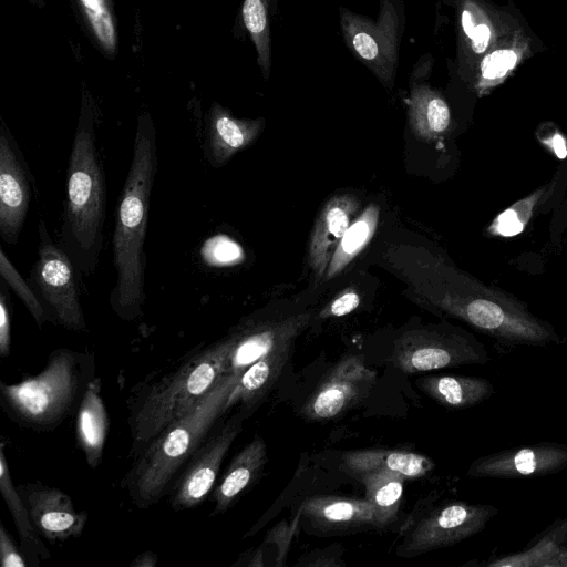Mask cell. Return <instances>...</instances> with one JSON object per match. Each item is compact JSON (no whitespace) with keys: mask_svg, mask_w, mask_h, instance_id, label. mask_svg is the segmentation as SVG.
Listing matches in <instances>:
<instances>
[{"mask_svg":"<svg viewBox=\"0 0 567 567\" xmlns=\"http://www.w3.org/2000/svg\"><path fill=\"white\" fill-rule=\"evenodd\" d=\"M109 431L107 411L96 381L87 385L76 414V437L87 464L95 468L103 455Z\"/></svg>","mask_w":567,"mask_h":567,"instance_id":"23","label":"cell"},{"mask_svg":"<svg viewBox=\"0 0 567 567\" xmlns=\"http://www.w3.org/2000/svg\"><path fill=\"white\" fill-rule=\"evenodd\" d=\"M0 558L2 567H24L28 565L21 549L17 547L2 524L0 525Z\"/></svg>","mask_w":567,"mask_h":567,"instance_id":"37","label":"cell"},{"mask_svg":"<svg viewBox=\"0 0 567 567\" xmlns=\"http://www.w3.org/2000/svg\"><path fill=\"white\" fill-rule=\"evenodd\" d=\"M79 24L89 40L106 58L117 53L114 0H70Z\"/></svg>","mask_w":567,"mask_h":567,"instance_id":"26","label":"cell"},{"mask_svg":"<svg viewBox=\"0 0 567 567\" xmlns=\"http://www.w3.org/2000/svg\"><path fill=\"white\" fill-rule=\"evenodd\" d=\"M567 466V444L537 442L506 449L474 460L467 470L473 478H523L556 474Z\"/></svg>","mask_w":567,"mask_h":567,"instance_id":"13","label":"cell"},{"mask_svg":"<svg viewBox=\"0 0 567 567\" xmlns=\"http://www.w3.org/2000/svg\"><path fill=\"white\" fill-rule=\"evenodd\" d=\"M29 1L40 9L44 8V6H45V0H29Z\"/></svg>","mask_w":567,"mask_h":567,"instance_id":"40","label":"cell"},{"mask_svg":"<svg viewBox=\"0 0 567 567\" xmlns=\"http://www.w3.org/2000/svg\"><path fill=\"white\" fill-rule=\"evenodd\" d=\"M497 513V507L491 504H443L411 529L396 554L410 558L458 544L483 530Z\"/></svg>","mask_w":567,"mask_h":567,"instance_id":"9","label":"cell"},{"mask_svg":"<svg viewBox=\"0 0 567 567\" xmlns=\"http://www.w3.org/2000/svg\"><path fill=\"white\" fill-rule=\"evenodd\" d=\"M0 276L9 289L22 301L39 328L44 322L50 321L48 312L37 292L12 265L2 248L0 249Z\"/></svg>","mask_w":567,"mask_h":567,"instance_id":"31","label":"cell"},{"mask_svg":"<svg viewBox=\"0 0 567 567\" xmlns=\"http://www.w3.org/2000/svg\"><path fill=\"white\" fill-rule=\"evenodd\" d=\"M0 492L18 530L21 551L24 558H27L28 564L34 566L40 560L48 559L50 553L40 539L25 503L18 488L13 485L3 442L0 445Z\"/></svg>","mask_w":567,"mask_h":567,"instance_id":"24","label":"cell"},{"mask_svg":"<svg viewBox=\"0 0 567 567\" xmlns=\"http://www.w3.org/2000/svg\"><path fill=\"white\" fill-rule=\"evenodd\" d=\"M244 419L245 413L240 410L225 422L217 423L169 489V505L173 509L193 508L207 497L225 456L243 431Z\"/></svg>","mask_w":567,"mask_h":567,"instance_id":"10","label":"cell"},{"mask_svg":"<svg viewBox=\"0 0 567 567\" xmlns=\"http://www.w3.org/2000/svg\"><path fill=\"white\" fill-rule=\"evenodd\" d=\"M7 285L2 280L0 289V354L6 358L11 351V313Z\"/></svg>","mask_w":567,"mask_h":567,"instance_id":"36","label":"cell"},{"mask_svg":"<svg viewBox=\"0 0 567 567\" xmlns=\"http://www.w3.org/2000/svg\"><path fill=\"white\" fill-rule=\"evenodd\" d=\"M491 357L472 334L452 327L408 330L394 343L389 361L405 373L486 364Z\"/></svg>","mask_w":567,"mask_h":567,"instance_id":"6","label":"cell"},{"mask_svg":"<svg viewBox=\"0 0 567 567\" xmlns=\"http://www.w3.org/2000/svg\"><path fill=\"white\" fill-rule=\"evenodd\" d=\"M156 171V131L151 114L142 113L137 120L133 156L120 197L113 233L116 278L110 293V305L126 321L143 315L146 265L144 244Z\"/></svg>","mask_w":567,"mask_h":567,"instance_id":"1","label":"cell"},{"mask_svg":"<svg viewBox=\"0 0 567 567\" xmlns=\"http://www.w3.org/2000/svg\"><path fill=\"white\" fill-rule=\"evenodd\" d=\"M536 200L537 196L535 194L533 197L519 202L499 215L493 225L495 231L504 236H511L520 231Z\"/></svg>","mask_w":567,"mask_h":567,"instance_id":"34","label":"cell"},{"mask_svg":"<svg viewBox=\"0 0 567 567\" xmlns=\"http://www.w3.org/2000/svg\"><path fill=\"white\" fill-rule=\"evenodd\" d=\"M409 123L413 134L424 141L442 136L451 124L444 97L425 84H414L409 100Z\"/></svg>","mask_w":567,"mask_h":567,"instance_id":"25","label":"cell"},{"mask_svg":"<svg viewBox=\"0 0 567 567\" xmlns=\"http://www.w3.org/2000/svg\"><path fill=\"white\" fill-rule=\"evenodd\" d=\"M403 20L400 0H380L377 22L340 8L346 43L388 87L392 86L395 76Z\"/></svg>","mask_w":567,"mask_h":567,"instance_id":"8","label":"cell"},{"mask_svg":"<svg viewBox=\"0 0 567 567\" xmlns=\"http://www.w3.org/2000/svg\"><path fill=\"white\" fill-rule=\"evenodd\" d=\"M365 487L367 499L375 512L377 527L383 528L398 516L404 492L403 476L386 471L359 476Z\"/></svg>","mask_w":567,"mask_h":567,"instance_id":"29","label":"cell"},{"mask_svg":"<svg viewBox=\"0 0 567 567\" xmlns=\"http://www.w3.org/2000/svg\"><path fill=\"white\" fill-rule=\"evenodd\" d=\"M158 563L157 556L147 550L138 555L131 564V567H155Z\"/></svg>","mask_w":567,"mask_h":567,"instance_id":"39","label":"cell"},{"mask_svg":"<svg viewBox=\"0 0 567 567\" xmlns=\"http://www.w3.org/2000/svg\"><path fill=\"white\" fill-rule=\"evenodd\" d=\"M380 207L377 204L367 206L350 224L336 247L324 280L341 274L344 268L368 246L379 223Z\"/></svg>","mask_w":567,"mask_h":567,"instance_id":"28","label":"cell"},{"mask_svg":"<svg viewBox=\"0 0 567 567\" xmlns=\"http://www.w3.org/2000/svg\"><path fill=\"white\" fill-rule=\"evenodd\" d=\"M272 0H244L241 17L257 51V62L265 80L271 70L270 14Z\"/></svg>","mask_w":567,"mask_h":567,"instance_id":"30","label":"cell"},{"mask_svg":"<svg viewBox=\"0 0 567 567\" xmlns=\"http://www.w3.org/2000/svg\"><path fill=\"white\" fill-rule=\"evenodd\" d=\"M493 37L491 23L478 16L476 24L466 41L468 42L472 52L476 55H481L491 47Z\"/></svg>","mask_w":567,"mask_h":567,"instance_id":"38","label":"cell"},{"mask_svg":"<svg viewBox=\"0 0 567 567\" xmlns=\"http://www.w3.org/2000/svg\"><path fill=\"white\" fill-rule=\"evenodd\" d=\"M361 297L357 292V290L352 288H348L339 293L332 301H330L321 311L320 318H330V317H342L354 309H357L360 305Z\"/></svg>","mask_w":567,"mask_h":567,"instance_id":"35","label":"cell"},{"mask_svg":"<svg viewBox=\"0 0 567 567\" xmlns=\"http://www.w3.org/2000/svg\"><path fill=\"white\" fill-rule=\"evenodd\" d=\"M106 184L96 145L95 104L84 89L66 172L59 245L76 270L89 276L99 264L105 221Z\"/></svg>","mask_w":567,"mask_h":567,"instance_id":"2","label":"cell"},{"mask_svg":"<svg viewBox=\"0 0 567 567\" xmlns=\"http://www.w3.org/2000/svg\"><path fill=\"white\" fill-rule=\"evenodd\" d=\"M416 384L427 396L449 410L473 408L495 393L493 383L480 377L427 375L419 379Z\"/></svg>","mask_w":567,"mask_h":567,"instance_id":"21","label":"cell"},{"mask_svg":"<svg viewBox=\"0 0 567 567\" xmlns=\"http://www.w3.org/2000/svg\"><path fill=\"white\" fill-rule=\"evenodd\" d=\"M343 464L346 470L355 477L371 472L386 471L406 480L420 478L433 468L432 460L422 454L381 449L348 452L343 455Z\"/></svg>","mask_w":567,"mask_h":567,"instance_id":"22","label":"cell"},{"mask_svg":"<svg viewBox=\"0 0 567 567\" xmlns=\"http://www.w3.org/2000/svg\"><path fill=\"white\" fill-rule=\"evenodd\" d=\"M17 488L40 536L56 543L82 534L87 513L78 512L68 494L41 483H25Z\"/></svg>","mask_w":567,"mask_h":567,"instance_id":"14","label":"cell"},{"mask_svg":"<svg viewBox=\"0 0 567 567\" xmlns=\"http://www.w3.org/2000/svg\"><path fill=\"white\" fill-rule=\"evenodd\" d=\"M33 177L6 123L0 127V236L14 245L29 212Z\"/></svg>","mask_w":567,"mask_h":567,"instance_id":"11","label":"cell"},{"mask_svg":"<svg viewBox=\"0 0 567 567\" xmlns=\"http://www.w3.org/2000/svg\"><path fill=\"white\" fill-rule=\"evenodd\" d=\"M200 255L205 264L214 267L234 266L245 259L243 247L226 235H216L207 239Z\"/></svg>","mask_w":567,"mask_h":567,"instance_id":"33","label":"cell"},{"mask_svg":"<svg viewBox=\"0 0 567 567\" xmlns=\"http://www.w3.org/2000/svg\"><path fill=\"white\" fill-rule=\"evenodd\" d=\"M291 347L277 350L255 361L246 368L229 396L227 409L239 403L241 411L252 406L264 396L277 380L285 363L288 361Z\"/></svg>","mask_w":567,"mask_h":567,"instance_id":"27","label":"cell"},{"mask_svg":"<svg viewBox=\"0 0 567 567\" xmlns=\"http://www.w3.org/2000/svg\"><path fill=\"white\" fill-rule=\"evenodd\" d=\"M38 231V258L31 269L30 285L51 322L83 331L86 323L75 282L76 268L65 250L52 240L42 218Z\"/></svg>","mask_w":567,"mask_h":567,"instance_id":"7","label":"cell"},{"mask_svg":"<svg viewBox=\"0 0 567 567\" xmlns=\"http://www.w3.org/2000/svg\"><path fill=\"white\" fill-rule=\"evenodd\" d=\"M310 312L293 315L277 320L247 324L230 334L231 349L227 372L240 375L260 358L277 350L291 347L295 339L309 326Z\"/></svg>","mask_w":567,"mask_h":567,"instance_id":"15","label":"cell"},{"mask_svg":"<svg viewBox=\"0 0 567 567\" xmlns=\"http://www.w3.org/2000/svg\"><path fill=\"white\" fill-rule=\"evenodd\" d=\"M565 567H567V560H566V563H565Z\"/></svg>","mask_w":567,"mask_h":567,"instance_id":"41","label":"cell"},{"mask_svg":"<svg viewBox=\"0 0 567 567\" xmlns=\"http://www.w3.org/2000/svg\"><path fill=\"white\" fill-rule=\"evenodd\" d=\"M377 372L358 354H348L337 362L310 395L303 408L308 419L330 420L359 402L371 390Z\"/></svg>","mask_w":567,"mask_h":567,"instance_id":"12","label":"cell"},{"mask_svg":"<svg viewBox=\"0 0 567 567\" xmlns=\"http://www.w3.org/2000/svg\"><path fill=\"white\" fill-rule=\"evenodd\" d=\"M359 206L357 196L346 193L329 198L319 212L308 249V261L317 279L324 276L332 254Z\"/></svg>","mask_w":567,"mask_h":567,"instance_id":"16","label":"cell"},{"mask_svg":"<svg viewBox=\"0 0 567 567\" xmlns=\"http://www.w3.org/2000/svg\"><path fill=\"white\" fill-rule=\"evenodd\" d=\"M301 511L316 528L324 532L377 527L374 508L367 498L316 496L308 498Z\"/></svg>","mask_w":567,"mask_h":567,"instance_id":"18","label":"cell"},{"mask_svg":"<svg viewBox=\"0 0 567 567\" xmlns=\"http://www.w3.org/2000/svg\"><path fill=\"white\" fill-rule=\"evenodd\" d=\"M522 50L513 45L486 53L480 63L477 89L487 90L501 83L518 64Z\"/></svg>","mask_w":567,"mask_h":567,"instance_id":"32","label":"cell"},{"mask_svg":"<svg viewBox=\"0 0 567 567\" xmlns=\"http://www.w3.org/2000/svg\"><path fill=\"white\" fill-rule=\"evenodd\" d=\"M267 460L266 443L255 436L233 458L221 481L213 492V515L225 513L261 473Z\"/></svg>","mask_w":567,"mask_h":567,"instance_id":"19","label":"cell"},{"mask_svg":"<svg viewBox=\"0 0 567 567\" xmlns=\"http://www.w3.org/2000/svg\"><path fill=\"white\" fill-rule=\"evenodd\" d=\"M230 349V337L207 347L137 399L128 419L135 447L143 449L202 402L227 372Z\"/></svg>","mask_w":567,"mask_h":567,"instance_id":"4","label":"cell"},{"mask_svg":"<svg viewBox=\"0 0 567 567\" xmlns=\"http://www.w3.org/2000/svg\"><path fill=\"white\" fill-rule=\"evenodd\" d=\"M238 378L225 373L197 406L140 450L124 478V486L135 506L148 508L169 492L177 476L226 412Z\"/></svg>","mask_w":567,"mask_h":567,"instance_id":"3","label":"cell"},{"mask_svg":"<svg viewBox=\"0 0 567 567\" xmlns=\"http://www.w3.org/2000/svg\"><path fill=\"white\" fill-rule=\"evenodd\" d=\"M264 125V118H237L220 104H212L207 115L205 147L210 165H225L236 153L256 141Z\"/></svg>","mask_w":567,"mask_h":567,"instance_id":"17","label":"cell"},{"mask_svg":"<svg viewBox=\"0 0 567 567\" xmlns=\"http://www.w3.org/2000/svg\"><path fill=\"white\" fill-rule=\"evenodd\" d=\"M567 517L555 519L520 551L492 557L488 567H565Z\"/></svg>","mask_w":567,"mask_h":567,"instance_id":"20","label":"cell"},{"mask_svg":"<svg viewBox=\"0 0 567 567\" xmlns=\"http://www.w3.org/2000/svg\"><path fill=\"white\" fill-rule=\"evenodd\" d=\"M92 367L87 353L54 350L37 375L14 384L1 382V405L19 425L53 430L79 408L91 382Z\"/></svg>","mask_w":567,"mask_h":567,"instance_id":"5","label":"cell"}]
</instances>
